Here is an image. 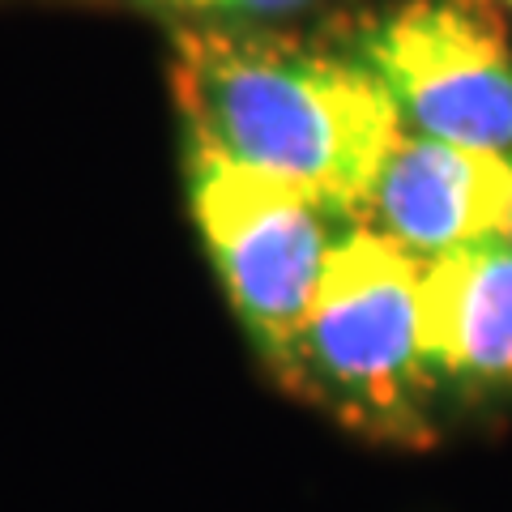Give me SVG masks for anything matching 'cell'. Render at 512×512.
<instances>
[{
  "instance_id": "obj_3",
  "label": "cell",
  "mask_w": 512,
  "mask_h": 512,
  "mask_svg": "<svg viewBox=\"0 0 512 512\" xmlns=\"http://www.w3.org/2000/svg\"><path fill=\"white\" fill-rule=\"evenodd\" d=\"M188 210L235 316L282 372L338 244L342 214L282 175L201 141H188Z\"/></svg>"
},
{
  "instance_id": "obj_5",
  "label": "cell",
  "mask_w": 512,
  "mask_h": 512,
  "mask_svg": "<svg viewBox=\"0 0 512 512\" xmlns=\"http://www.w3.org/2000/svg\"><path fill=\"white\" fill-rule=\"evenodd\" d=\"M363 222L419 261L508 239L512 154L406 133L380 171Z\"/></svg>"
},
{
  "instance_id": "obj_1",
  "label": "cell",
  "mask_w": 512,
  "mask_h": 512,
  "mask_svg": "<svg viewBox=\"0 0 512 512\" xmlns=\"http://www.w3.org/2000/svg\"><path fill=\"white\" fill-rule=\"evenodd\" d=\"M171 82L188 141L282 175L359 222L406 137L402 107L363 60L278 35L184 30Z\"/></svg>"
},
{
  "instance_id": "obj_9",
  "label": "cell",
  "mask_w": 512,
  "mask_h": 512,
  "mask_svg": "<svg viewBox=\"0 0 512 512\" xmlns=\"http://www.w3.org/2000/svg\"><path fill=\"white\" fill-rule=\"evenodd\" d=\"M508 5H512V0H508Z\"/></svg>"
},
{
  "instance_id": "obj_4",
  "label": "cell",
  "mask_w": 512,
  "mask_h": 512,
  "mask_svg": "<svg viewBox=\"0 0 512 512\" xmlns=\"http://www.w3.org/2000/svg\"><path fill=\"white\" fill-rule=\"evenodd\" d=\"M359 52L423 137L512 154V47L483 0H406Z\"/></svg>"
},
{
  "instance_id": "obj_8",
  "label": "cell",
  "mask_w": 512,
  "mask_h": 512,
  "mask_svg": "<svg viewBox=\"0 0 512 512\" xmlns=\"http://www.w3.org/2000/svg\"><path fill=\"white\" fill-rule=\"evenodd\" d=\"M508 239H512V231H508Z\"/></svg>"
},
{
  "instance_id": "obj_6",
  "label": "cell",
  "mask_w": 512,
  "mask_h": 512,
  "mask_svg": "<svg viewBox=\"0 0 512 512\" xmlns=\"http://www.w3.org/2000/svg\"><path fill=\"white\" fill-rule=\"evenodd\" d=\"M419 333L427 372L466 384H512V239L423 261Z\"/></svg>"
},
{
  "instance_id": "obj_2",
  "label": "cell",
  "mask_w": 512,
  "mask_h": 512,
  "mask_svg": "<svg viewBox=\"0 0 512 512\" xmlns=\"http://www.w3.org/2000/svg\"><path fill=\"white\" fill-rule=\"evenodd\" d=\"M423 261L367 222H350L320 269L308 320L282 372L367 431L397 436L427 389L419 333Z\"/></svg>"
},
{
  "instance_id": "obj_7",
  "label": "cell",
  "mask_w": 512,
  "mask_h": 512,
  "mask_svg": "<svg viewBox=\"0 0 512 512\" xmlns=\"http://www.w3.org/2000/svg\"><path fill=\"white\" fill-rule=\"evenodd\" d=\"M146 5L167 13H201V18H274L308 0H146Z\"/></svg>"
}]
</instances>
